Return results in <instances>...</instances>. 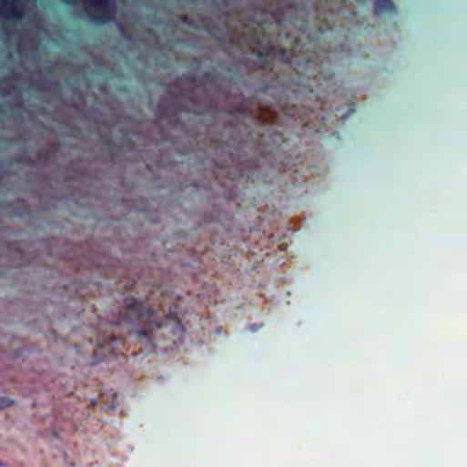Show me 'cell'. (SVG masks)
Segmentation results:
<instances>
[{
    "instance_id": "obj_2",
    "label": "cell",
    "mask_w": 467,
    "mask_h": 467,
    "mask_svg": "<svg viewBox=\"0 0 467 467\" xmlns=\"http://www.w3.org/2000/svg\"><path fill=\"white\" fill-rule=\"evenodd\" d=\"M0 15L7 20H20L24 15L21 0H0Z\"/></svg>"
},
{
    "instance_id": "obj_1",
    "label": "cell",
    "mask_w": 467,
    "mask_h": 467,
    "mask_svg": "<svg viewBox=\"0 0 467 467\" xmlns=\"http://www.w3.org/2000/svg\"><path fill=\"white\" fill-rule=\"evenodd\" d=\"M84 9L86 15L96 23H108L116 15V2L114 0H84Z\"/></svg>"
},
{
    "instance_id": "obj_3",
    "label": "cell",
    "mask_w": 467,
    "mask_h": 467,
    "mask_svg": "<svg viewBox=\"0 0 467 467\" xmlns=\"http://www.w3.org/2000/svg\"><path fill=\"white\" fill-rule=\"evenodd\" d=\"M15 404V401L10 398H6V396H0V410L9 409Z\"/></svg>"
}]
</instances>
